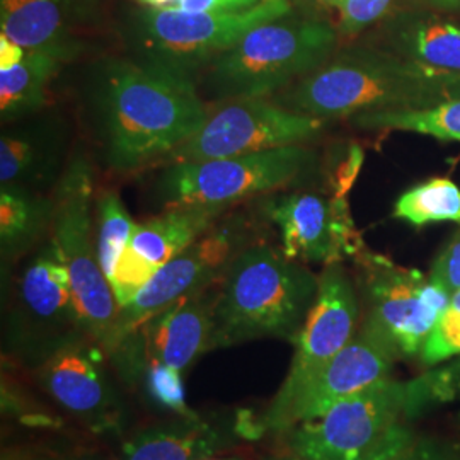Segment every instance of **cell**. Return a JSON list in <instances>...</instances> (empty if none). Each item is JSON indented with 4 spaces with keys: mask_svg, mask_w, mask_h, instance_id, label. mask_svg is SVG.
Masks as SVG:
<instances>
[{
    "mask_svg": "<svg viewBox=\"0 0 460 460\" xmlns=\"http://www.w3.org/2000/svg\"><path fill=\"white\" fill-rule=\"evenodd\" d=\"M101 155L115 172L165 161L205 125L195 79L142 58H108L91 83Z\"/></svg>",
    "mask_w": 460,
    "mask_h": 460,
    "instance_id": "6da1fadb",
    "label": "cell"
},
{
    "mask_svg": "<svg viewBox=\"0 0 460 460\" xmlns=\"http://www.w3.org/2000/svg\"><path fill=\"white\" fill-rule=\"evenodd\" d=\"M460 98V75L416 64L377 43L341 45L328 62L275 96L319 119L387 110H425Z\"/></svg>",
    "mask_w": 460,
    "mask_h": 460,
    "instance_id": "7a4b0ae2",
    "label": "cell"
},
{
    "mask_svg": "<svg viewBox=\"0 0 460 460\" xmlns=\"http://www.w3.org/2000/svg\"><path fill=\"white\" fill-rule=\"evenodd\" d=\"M319 277L281 249L252 243L229 264L215 302L214 348L260 338H296L317 296Z\"/></svg>",
    "mask_w": 460,
    "mask_h": 460,
    "instance_id": "3957f363",
    "label": "cell"
},
{
    "mask_svg": "<svg viewBox=\"0 0 460 460\" xmlns=\"http://www.w3.org/2000/svg\"><path fill=\"white\" fill-rule=\"evenodd\" d=\"M334 21L292 11L244 34L205 74L215 101L266 99L324 66L341 47Z\"/></svg>",
    "mask_w": 460,
    "mask_h": 460,
    "instance_id": "277c9868",
    "label": "cell"
},
{
    "mask_svg": "<svg viewBox=\"0 0 460 460\" xmlns=\"http://www.w3.org/2000/svg\"><path fill=\"white\" fill-rule=\"evenodd\" d=\"M360 329L395 363L420 360L452 296L418 268L365 247L351 261Z\"/></svg>",
    "mask_w": 460,
    "mask_h": 460,
    "instance_id": "5b68a950",
    "label": "cell"
},
{
    "mask_svg": "<svg viewBox=\"0 0 460 460\" xmlns=\"http://www.w3.org/2000/svg\"><path fill=\"white\" fill-rule=\"evenodd\" d=\"M94 171L83 155H74L53 190L51 239L70 273L81 331L106 355H116L119 304L102 273L93 237L91 203Z\"/></svg>",
    "mask_w": 460,
    "mask_h": 460,
    "instance_id": "8992f818",
    "label": "cell"
},
{
    "mask_svg": "<svg viewBox=\"0 0 460 460\" xmlns=\"http://www.w3.org/2000/svg\"><path fill=\"white\" fill-rule=\"evenodd\" d=\"M321 172L317 152L288 146L199 163L165 164L157 198L165 208L212 207L226 210L246 198L270 195L311 181Z\"/></svg>",
    "mask_w": 460,
    "mask_h": 460,
    "instance_id": "52a82bcc",
    "label": "cell"
},
{
    "mask_svg": "<svg viewBox=\"0 0 460 460\" xmlns=\"http://www.w3.org/2000/svg\"><path fill=\"white\" fill-rule=\"evenodd\" d=\"M292 11L290 0H263L256 7L237 13L146 7L133 19L130 38L137 58L195 77L251 30Z\"/></svg>",
    "mask_w": 460,
    "mask_h": 460,
    "instance_id": "ba28073f",
    "label": "cell"
},
{
    "mask_svg": "<svg viewBox=\"0 0 460 460\" xmlns=\"http://www.w3.org/2000/svg\"><path fill=\"white\" fill-rule=\"evenodd\" d=\"M249 244H252L251 224L244 217L234 215L222 224H215L193 244L164 264L128 304L119 307L115 357L121 346L152 317L181 298L195 296L218 283L232 260Z\"/></svg>",
    "mask_w": 460,
    "mask_h": 460,
    "instance_id": "9c48e42d",
    "label": "cell"
},
{
    "mask_svg": "<svg viewBox=\"0 0 460 460\" xmlns=\"http://www.w3.org/2000/svg\"><path fill=\"white\" fill-rule=\"evenodd\" d=\"M326 119L302 115L266 99L227 101L165 164L199 163L288 146H305L321 137Z\"/></svg>",
    "mask_w": 460,
    "mask_h": 460,
    "instance_id": "30bf717a",
    "label": "cell"
},
{
    "mask_svg": "<svg viewBox=\"0 0 460 460\" xmlns=\"http://www.w3.org/2000/svg\"><path fill=\"white\" fill-rule=\"evenodd\" d=\"M406 380L382 378L288 429L292 452L305 460H363L404 420Z\"/></svg>",
    "mask_w": 460,
    "mask_h": 460,
    "instance_id": "8fae6325",
    "label": "cell"
},
{
    "mask_svg": "<svg viewBox=\"0 0 460 460\" xmlns=\"http://www.w3.org/2000/svg\"><path fill=\"white\" fill-rule=\"evenodd\" d=\"M264 212L279 227L283 254L298 263H346L367 247L348 197L292 191L270 198Z\"/></svg>",
    "mask_w": 460,
    "mask_h": 460,
    "instance_id": "7c38bea8",
    "label": "cell"
},
{
    "mask_svg": "<svg viewBox=\"0 0 460 460\" xmlns=\"http://www.w3.org/2000/svg\"><path fill=\"white\" fill-rule=\"evenodd\" d=\"M360 321V296L345 263L324 266L313 307L294 340L290 372L273 402L287 401L323 370L353 340Z\"/></svg>",
    "mask_w": 460,
    "mask_h": 460,
    "instance_id": "4fadbf2b",
    "label": "cell"
},
{
    "mask_svg": "<svg viewBox=\"0 0 460 460\" xmlns=\"http://www.w3.org/2000/svg\"><path fill=\"white\" fill-rule=\"evenodd\" d=\"M394 365V360L358 328L353 340L298 393L283 402H271L264 425L287 433L298 423L319 418L348 395L382 378L393 377Z\"/></svg>",
    "mask_w": 460,
    "mask_h": 460,
    "instance_id": "5bb4252c",
    "label": "cell"
},
{
    "mask_svg": "<svg viewBox=\"0 0 460 460\" xmlns=\"http://www.w3.org/2000/svg\"><path fill=\"white\" fill-rule=\"evenodd\" d=\"M222 214V208L212 207H172L137 224L111 279L119 307L128 304L164 264L212 229Z\"/></svg>",
    "mask_w": 460,
    "mask_h": 460,
    "instance_id": "9a60e30c",
    "label": "cell"
},
{
    "mask_svg": "<svg viewBox=\"0 0 460 460\" xmlns=\"http://www.w3.org/2000/svg\"><path fill=\"white\" fill-rule=\"evenodd\" d=\"M217 285V283H215ZM181 298L147 321L121 346L127 362L164 363L182 372L214 348V311L218 287Z\"/></svg>",
    "mask_w": 460,
    "mask_h": 460,
    "instance_id": "2e32d148",
    "label": "cell"
},
{
    "mask_svg": "<svg viewBox=\"0 0 460 460\" xmlns=\"http://www.w3.org/2000/svg\"><path fill=\"white\" fill-rule=\"evenodd\" d=\"M102 353L96 343L68 340L57 346L40 368L45 391L93 429H108L118 421L115 394L102 370Z\"/></svg>",
    "mask_w": 460,
    "mask_h": 460,
    "instance_id": "e0dca14e",
    "label": "cell"
},
{
    "mask_svg": "<svg viewBox=\"0 0 460 460\" xmlns=\"http://www.w3.org/2000/svg\"><path fill=\"white\" fill-rule=\"evenodd\" d=\"M377 26V45L416 64L460 75V16L394 4Z\"/></svg>",
    "mask_w": 460,
    "mask_h": 460,
    "instance_id": "ac0fdd59",
    "label": "cell"
},
{
    "mask_svg": "<svg viewBox=\"0 0 460 460\" xmlns=\"http://www.w3.org/2000/svg\"><path fill=\"white\" fill-rule=\"evenodd\" d=\"M17 296L21 323L34 329V334H55L68 341L72 338L66 334L81 331L70 273L53 239L24 268Z\"/></svg>",
    "mask_w": 460,
    "mask_h": 460,
    "instance_id": "d6986e66",
    "label": "cell"
},
{
    "mask_svg": "<svg viewBox=\"0 0 460 460\" xmlns=\"http://www.w3.org/2000/svg\"><path fill=\"white\" fill-rule=\"evenodd\" d=\"M4 128L0 137V186L40 191L58 182L64 161V128L55 118H33Z\"/></svg>",
    "mask_w": 460,
    "mask_h": 460,
    "instance_id": "ffe728a7",
    "label": "cell"
},
{
    "mask_svg": "<svg viewBox=\"0 0 460 460\" xmlns=\"http://www.w3.org/2000/svg\"><path fill=\"white\" fill-rule=\"evenodd\" d=\"M83 0H0V31L26 49H43L74 60L83 45L75 38L85 22Z\"/></svg>",
    "mask_w": 460,
    "mask_h": 460,
    "instance_id": "44dd1931",
    "label": "cell"
},
{
    "mask_svg": "<svg viewBox=\"0 0 460 460\" xmlns=\"http://www.w3.org/2000/svg\"><path fill=\"white\" fill-rule=\"evenodd\" d=\"M229 431L198 416L148 428L133 437L123 460H205L229 444Z\"/></svg>",
    "mask_w": 460,
    "mask_h": 460,
    "instance_id": "7402d4cb",
    "label": "cell"
},
{
    "mask_svg": "<svg viewBox=\"0 0 460 460\" xmlns=\"http://www.w3.org/2000/svg\"><path fill=\"white\" fill-rule=\"evenodd\" d=\"M64 62V55L28 49L24 60L9 70H0V115L13 123L38 113L47 99V89Z\"/></svg>",
    "mask_w": 460,
    "mask_h": 460,
    "instance_id": "603a6c76",
    "label": "cell"
},
{
    "mask_svg": "<svg viewBox=\"0 0 460 460\" xmlns=\"http://www.w3.org/2000/svg\"><path fill=\"white\" fill-rule=\"evenodd\" d=\"M362 132L414 133L444 144H460V98L425 110H387L351 116Z\"/></svg>",
    "mask_w": 460,
    "mask_h": 460,
    "instance_id": "cb8c5ba5",
    "label": "cell"
},
{
    "mask_svg": "<svg viewBox=\"0 0 460 460\" xmlns=\"http://www.w3.org/2000/svg\"><path fill=\"white\" fill-rule=\"evenodd\" d=\"M53 218V198L22 188L0 186L2 254L11 256L34 243Z\"/></svg>",
    "mask_w": 460,
    "mask_h": 460,
    "instance_id": "d4e9b609",
    "label": "cell"
},
{
    "mask_svg": "<svg viewBox=\"0 0 460 460\" xmlns=\"http://www.w3.org/2000/svg\"><path fill=\"white\" fill-rule=\"evenodd\" d=\"M393 217L412 229L445 222L460 226V184L445 176L416 182L397 197Z\"/></svg>",
    "mask_w": 460,
    "mask_h": 460,
    "instance_id": "484cf974",
    "label": "cell"
},
{
    "mask_svg": "<svg viewBox=\"0 0 460 460\" xmlns=\"http://www.w3.org/2000/svg\"><path fill=\"white\" fill-rule=\"evenodd\" d=\"M460 399V353L406 380L404 421L412 423Z\"/></svg>",
    "mask_w": 460,
    "mask_h": 460,
    "instance_id": "4316f807",
    "label": "cell"
},
{
    "mask_svg": "<svg viewBox=\"0 0 460 460\" xmlns=\"http://www.w3.org/2000/svg\"><path fill=\"white\" fill-rule=\"evenodd\" d=\"M96 215H98L96 247H98L99 266L108 281L111 283L118 263L130 243V237L137 224L127 212L121 198L116 191H102L99 195Z\"/></svg>",
    "mask_w": 460,
    "mask_h": 460,
    "instance_id": "83f0119b",
    "label": "cell"
},
{
    "mask_svg": "<svg viewBox=\"0 0 460 460\" xmlns=\"http://www.w3.org/2000/svg\"><path fill=\"white\" fill-rule=\"evenodd\" d=\"M460 353V290H457L421 351L420 365L429 368Z\"/></svg>",
    "mask_w": 460,
    "mask_h": 460,
    "instance_id": "f1b7e54d",
    "label": "cell"
},
{
    "mask_svg": "<svg viewBox=\"0 0 460 460\" xmlns=\"http://www.w3.org/2000/svg\"><path fill=\"white\" fill-rule=\"evenodd\" d=\"M395 0H346L336 16V30L341 41H353L382 21Z\"/></svg>",
    "mask_w": 460,
    "mask_h": 460,
    "instance_id": "f546056e",
    "label": "cell"
},
{
    "mask_svg": "<svg viewBox=\"0 0 460 460\" xmlns=\"http://www.w3.org/2000/svg\"><path fill=\"white\" fill-rule=\"evenodd\" d=\"M181 372L167 367L164 363H148L147 389L154 401L181 416H195L186 408L184 387H182Z\"/></svg>",
    "mask_w": 460,
    "mask_h": 460,
    "instance_id": "4dcf8cb0",
    "label": "cell"
},
{
    "mask_svg": "<svg viewBox=\"0 0 460 460\" xmlns=\"http://www.w3.org/2000/svg\"><path fill=\"white\" fill-rule=\"evenodd\" d=\"M428 275L450 296L460 290V226L437 252Z\"/></svg>",
    "mask_w": 460,
    "mask_h": 460,
    "instance_id": "1f68e13d",
    "label": "cell"
},
{
    "mask_svg": "<svg viewBox=\"0 0 460 460\" xmlns=\"http://www.w3.org/2000/svg\"><path fill=\"white\" fill-rule=\"evenodd\" d=\"M416 438L418 431L412 429L411 423L401 420L363 460H410Z\"/></svg>",
    "mask_w": 460,
    "mask_h": 460,
    "instance_id": "d6a6232c",
    "label": "cell"
},
{
    "mask_svg": "<svg viewBox=\"0 0 460 460\" xmlns=\"http://www.w3.org/2000/svg\"><path fill=\"white\" fill-rule=\"evenodd\" d=\"M410 460H460L459 440L418 433Z\"/></svg>",
    "mask_w": 460,
    "mask_h": 460,
    "instance_id": "836d02e7",
    "label": "cell"
},
{
    "mask_svg": "<svg viewBox=\"0 0 460 460\" xmlns=\"http://www.w3.org/2000/svg\"><path fill=\"white\" fill-rule=\"evenodd\" d=\"M363 161H365V155H363L362 148L358 146H351L348 148L345 159L336 167V171L331 178L334 197H348L349 195L353 184L362 171Z\"/></svg>",
    "mask_w": 460,
    "mask_h": 460,
    "instance_id": "e575fe53",
    "label": "cell"
},
{
    "mask_svg": "<svg viewBox=\"0 0 460 460\" xmlns=\"http://www.w3.org/2000/svg\"><path fill=\"white\" fill-rule=\"evenodd\" d=\"M263 0H176L174 9L186 13H237L256 7Z\"/></svg>",
    "mask_w": 460,
    "mask_h": 460,
    "instance_id": "d590c367",
    "label": "cell"
},
{
    "mask_svg": "<svg viewBox=\"0 0 460 460\" xmlns=\"http://www.w3.org/2000/svg\"><path fill=\"white\" fill-rule=\"evenodd\" d=\"M346 0H290L296 13L315 19H329L332 14L338 16Z\"/></svg>",
    "mask_w": 460,
    "mask_h": 460,
    "instance_id": "8d00e7d4",
    "label": "cell"
},
{
    "mask_svg": "<svg viewBox=\"0 0 460 460\" xmlns=\"http://www.w3.org/2000/svg\"><path fill=\"white\" fill-rule=\"evenodd\" d=\"M26 53L28 49L17 45L9 36L0 33V70H9L19 66L24 60Z\"/></svg>",
    "mask_w": 460,
    "mask_h": 460,
    "instance_id": "74e56055",
    "label": "cell"
},
{
    "mask_svg": "<svg viewBox=\"0 0 460 460\" xmlns=\"http://www.w3.org/2000/svg\"><path fill=\"white\" fill-rule=\"evenodd\" d=\"M394 4H414L460 16V0H395Z\"/></svg>",
    "mask_w": 460,
    "mask_h": 460,
    "instance_id": "f35d334b",
    "label": "cell"
},
{
    "mask_svg": "<svg viewBox=\"0 0 460 460\" xmlns=\"http://www.w3.org/2000/svg\"><path fill=\"white\" fill-rule=\"evenodd\" d=\"M138 4L146 5L147 9H174L176 0H137Z\"/></svg>",
    "mask_w": 460,
    "mask_h": 460,
    "instance_id": "ab89813d",
    "label": "cell"
},
{
    "mask_svg": "<svg viewBox=\"0 0 460 460\" xmlns=\"http://www.w3.org/2000/svg\"><path fill=\"white\" fill-rule=\"evenodd\" d=\"M454 427H456V433H457V437H459L460 444V411L454 416Z\"/></svg>",
    "mask_w": 460,
    "mask_h": 460,
    "instance_id": "60d3db41",
    "label": "cell"
},
{
    "mask_svg": "<svg viewBox=\"0 0 460 460\" xmlns=\"http://www.w3.org/2000/svg\"><path fill=\"white\" fill-rule=\"evenodd\" d=\"M271 460H305V459H302V457H298V456H294V457H279V459H271Z\"/></svg>",
    "mask_w": 460,
    "mask_h": 460,
    "instance_id": "b9f144b4",
    "label": "cell"
}]
</instances>
